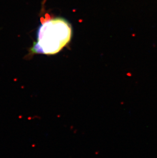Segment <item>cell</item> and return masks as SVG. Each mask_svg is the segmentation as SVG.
I'll use <instances>...</instances> for the list:
<instances>
[{
	"label": "cell",
	"instance_id": "cell-1",
	"mask_svg": "<svg viewBox=\"0 0 157 158\" xmlns=\"http://www.w3.org/2000/svg\"><path fill=\"white\" fill-rule=\"evenodd\" d=\"M72 28L68 21L56 18L42 23L37 31V40L30 48V54L54 55L70 43Z\"/></svg>",
	"mask_w": 157,
	"mask_h": 158
}]
</instances>
